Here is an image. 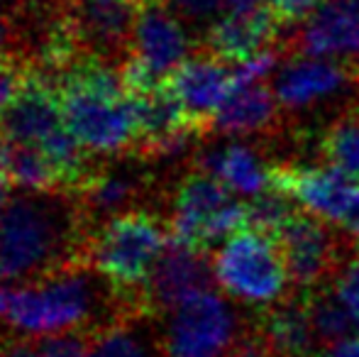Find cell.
<instances>
[{
    "instance_id": "13",
    "label": "cell",
    "mask_w": 359,
    "mask_h": 357,
    "mask_svg": "<svg viewBox=\"0 0 359 357\" xmlns=\"http://www.w3.org/2000/svg\"><path fill=\"white\" fill-rule=\"evenodd\" d=\"M169 88L191 120L205 135L213 133V120L235 88V67L201 47L169 79Z\"/></svg>"
},
{
    "instance_id": "8",
    "label": "cell",
    "mask_w": 359,
    "mask_h": 357,
    "mask_svg": "<svg viewBox=\"0 0 359 357\" xmlns=\"http://www.w3.org/2000/svg\"><path fill=\"white\" fill-rule=\"evenodd\" d=\"M189 52V34L179 15L164 0H144L135 25L130 59L123 67L130 93L166 86L191 57Z\"/></svg>"
},
{
    "instance_id": "15",
    "label": "cell",
    "mask_w": 359,
    "mask_h": 357,
    "mask_svg": "<svg viewBox=\"0 0 359 357\" xmlns=\"http://www.w3.org/2000/svg\"><path fill=\"white\" fill-rule=\"evenodd\" d=\"M288 49H296L303 57L359 64V0H325L288 37Z\"/></svg>"
},
{
    "instance_id": "2",
    "label": "cell",
    "mask_w": 359,
    "mask_h": 357,
    "mask_svg": "<svg viewBox=\"0 0 359 357\" xmlns=\"http://www.w3.org/2000/svg\"><path fill=\"white\" fill-rule=\"evenodd\" d=\"M98 316L120 323L147 314L115 294L113 286L100 284L88 267L59 271L32 284L0 281V321L18 333L32 338L81 333L93 328Z\"/></svg>"
},
{
    "instance_id": "23",
    "label": "cell",
    "mask_w": 359,
    "mask_h": 357,
    "mask_svg": "<svg viewBox=\"0 0 359 357\" xmlns=\"http://www.w3.org/2000/svg\"><path fill=\"white\" fill-rule=\"evenodd\" d=\"M142 318L147 316L125 318L95 333L86 357H164L161 343L142 328Z\"/></svg>"
},
{
    "instance_id": "19",
    "label": "cell",
    "mask_w": 359,
    "mask_h": 357,
    "mask_svg": "<svg viewBox=\"0 0 359 357\" xmlns=\"http://www.w3.org/2000/svg\"><path fill=\"white\" fill-rule=\"evenodd\" d=\"M262 335L274 357H316L318 335L313 328L306 294H288L284 301L259 311L257 316Z\"/></svg>"
},
{
    "instance_id": "7",
    "label": "cell",
    "mask_w": 359,
    "mask_h": 357,
    "mask_svg": "<svg viewBox=\"0 0 359 357\" xmlns=\"http://www.w3.org/2000/svg\"><path fill=\"white\" fill-rule=\"evenodd\" d=\"M215 279L232 299L252 306H274L286 299L291 281L276 238L255 228L237 230L213 255Z\"/></svg>"
},
{
    "instance_id": "17",
    "label": "cell",
    "mask_w": 359,
    "mask_h": 357,
    "mask_svg": "<svg viewBox=\"0 0 359 357\" xmlns=\"http://www.w3.org/2000/svg\"><path fill=\"white\" fill-rule=\"evenodd\" d=\"M279 29L281 20L266 5L227 13L208 27L203 49L222 57L225 62L240 64L274 47L279 39Z\"/></svg>"
},
{
    "instance_id": "32",
    "label": "cell",
    "mask_w": 359,
    "mask_h": 357,
    "mask_svg": "<svg viewBox=\"0 0 359 357\" xmlns=\"http://www.w3.org/2000/svg\"><path fill=\"white\" fill-rule=\"evenodd\" d=\"M342 230L347 233V238L352 240V245L357 248V252H359V203L352 208V213L345 218V223L340 225Z\"/></svg>"
},
{
    "instance_id": "31",
    "label": "cell",
    "mask_w": 359,
    "mask_h": 357,
    "mask_svg": "<svg viewBox=\"0 0 359 357\" xmlns=\"http://www.w3.org/2000/svg\"><path fill=\"white\" fill-rule=\"evenodd\" d=\"M316 357H359V338H345L340 343L325 345V348L318 350Z\"/></svg>"
},
{
    "instance_id": "35",
    "label": "cell",
    "mask_w": 359,
    "mask_h": 357,
    "mask_svg": "<svg viewBox=\"0 0 359 357\" xmlns=\"http://www.w3.org/2000/svg\"><path fill=\"white\" fill-rule=\"evenodd\" d=\"M5 206H8V181H5L3 172H0V215H3Z\"/></svg>"
},
{
    "instance_id": "12",
    "label": "cell",
    "mask_w": 359,
    "mask_h": 357,
    "mask_svg": "<svg viewBox=\"0 0 359 357\" xmlns=\"http://www.w3.org/2000/svg\"><path fill=\"white\" fill-rule=\"evenodd\" d=\"M271 184L291 196L303 210L342 225L359 203V181L332 167H303L279 162L271 167Z\"/></svg>"
},
{
    "instance_id": "25",
    "label": "cell",
    "mask_w": 359,
    "mask_h": 357,
    "mask_svg": "<svg viewBox=\"0 0 359 357\" xmlns=\"http://www.w3.org/2000/svg\"><path fill=\"white\" fill-rule=\"evenodd\" d=\"M318 149L327 167L359 181V113L337 118L320 137Z\"/></svg>"
},
{
    "instance_id": "4",
    "label": "cell",
    "mask_w": 359,
    "mask_h": 357,
    "mask_svg": "<svg viewBox=\"0 0 359 357\" xmlns=\"http://www.w3.org/2000/svg\"><path fill=\"white\" fill-rule=\"evenodd\" d=\"M169 243V223L159 213L133 208L103 220L93 230L88 262L95 274L113 286L115 294L151 316L144 301V286Z\"/></svg>"
},
{
    "instance_id": "24",
    "label": "cell",
    "mask_w": 359,
    "mask_h": 357,
    "mask_svg": "<svg viewBox=\"0 0 359 357\" xmlns=\"http://www.w3.org/2000/svg\"><path fill=\"white\" fill-rule=\"evenodd\" d=\"M303 294H306L318 343H320L323 348L332 343H340V340H345V338H352L350 335L352 328H357L355 318H352V314L347 311V306L340 301L335 289L323 286V289L303 291Z\"/></svg>"
},
{
    "instance_id": "27",
    "label": "cell",
    "mask_w": 359,
    "mask_h": 357,
    "mask_svg": "<svg viewBox=\"0 0 359 357\" xmlns=\"http://www.w3.org/2000/svg\"><path fill=\"white\" fill-rule=\"evenodd\" d=\"M335 291L342 304L347 306V311H350L352 318H355V325L359 328V252H357V257H352L350 264L342 269V274L337 276Z\"/></svg>"
},
{
    "instance_id": "20",
    "label": "cell",
    "mask_w": 359,
    "mask_h": 357,
    "mask_svg": "<svg viewBox=\"0 0 359 357\" xmlns=\"http://www.w3.org/2000/svg\"><path fill=\"white\" fill-rule=\"evenodd\" d=\"M147 177L135 164L100 162L83 189L76 194L88 218H115V215L133 210L130 206L144 194Z\"/></svg>"
},
{
    "instance_id": "14",
    "label": "cell",
    "mask_w": 359,
    "mask_h": 357,
    "mask_svg": "<svg viewBox=\"0 0 359 357\" xmlns=\"http://www.w3.org/2000/svg\"><path fill=\"white\" fill-rule=\"evenodd\" d=\"M213 279L215 269L208 260V252L186 248L171 238L144 286L147 309L149 314L176 309L191 296L210 291Z\"/></svg>"
},
{
    "instance_id": "29",
    "label": "cell",
    "mask_w": 359,
    "mask_h": 357,
    "mask_svg": "<svg viewBox=\"0 0 359 357\" xmlns=\"http://www.w3.org/2000/svg\"><path fill=\"white\" fill-rule=\"evenodd\" d=\"M27 76V69L22 64L13 62V59H3L0 62V113L13 103V98L20 93Z\"/></svg>"
},
{
    "instance_id": "11",
    "label": "cell",
    "mask_w": 359,
    "mask_h": 357,
    "mask_svg": "<svg viewBox=\"0 0 359 357\" xmlns=\"http://www.w3.org/2000/svg\"><path fill=\"white\" fill-rule=\"evenodd\" d=\"M144 0H62L64 20L76 52L83 59L123 69Z\"/></svg>"
},
{
    "instance_id": "30",
    "label": "cell",
    "mask_w": 359,
    "mask_h": 357,
    "mask_svg": "<svg viewBox=\"0 0 359 357\" xmlns=\"http://www.w3.org/2000/svg\"><path fill=\"white\" fill-rule=\"evenodd\" d=\"M325 0H266V8L281 20V25L296 22V20H308Z\"/></svg>"
},
{
    "instance_id": "22",
    "label": "cell",
    "mask_w": 359,
    "mask_h": 357,
    "mask_svg": "<svg viewBox=\"0 0 359 357\" xmlns=\"http://www.w3.org/2000/svg\"><path fill=\"white\" fill-rule=\"evenodd\" d=\"M0 172L8 184L32 194H49V191H67L64 177L49 162L47 154L22 142L0 137Z\"/></svg>"
},
{
    "instance_id": "33",
    "label": "cell",
    "mask_w": 359,
    "mask_h": 357,
    "mask_svg": "<svg viewBox=\"0 0 359 357\" xmlns=\"http://www.w3.org/2000/svg\"><path fill=\"white\" fill-rule=\"evenodd\" d=\"M10 25L5 18H0V62L3 59H10Z\"/></svg>"
},
{
    "instance_id": "21",
    "label": "cell",
    "mask_w": 359,
    "mask_h": 357,
    "mask_svg": "<svg viewBox=\"0 0 359 357\" xmlns=\"http://www.w3.org/2000/svg\"><path fill=\"white\" fill-rule=\"evenodd\" d=\"M198 167L242 196H257L271 181V167L264 164L262 154L240 142L208 149L205 154H201Z\"/></svg>"
},
{
    "instance_id": "26",
    "label": "cell",
    "mask_w": 359,
    "mask_h": 357,
    "mask_svg": "<svg viewBox=\"0 0 359 357\" xmlns=\"http://www.w3.org/2000/svg\"><path fill=\"white\" fill-rule=\"evenodd\" d=\"M298 210H301V206L269 181V186L247 203V228H255L269 238H276Z\"/></svg>"
},
{
    "instance_id": "16",
    "label": "cell",
    "mask_w": 359,
    "mask_h": 357,
    "mask_svg": "<svg viewBox=\"0 0 359 357\" xmlns=\"http://www.w3.org/2000/svg\"><path fill=\"white\" fill-rule=\"evenodd\" d=\"M359 83V64L323 57L291 59L274 79L281 108H308Z\"/></svg>"
},
{
    "instance_id": "34",
    "label": "cell",
    "mask_w": 359,
    "mask_h": 357,
    "mask_svg": "<svg viewBox=\"0 0 359 357\" xmlns=\"http://www.w3.org/2000/svg\"><path fill=\"white\" fill-rule=\"evenodd\" d=\"M262 0H227V13H240V10L259 8Z\"/></svg>"
},
{
    "instance_id": "3",
    "label": "cell",
    "mask_w": 359,
    "mask_h": 357,
    "mask_svg": "<svg viewBox=\"0 0 359 357\" xmlns=\"http://www.w3.org/2000/svg\"><path fill=\"white\" fill-rule=\"evenodd\" d=\"M54 86L69 133L88 157L105 162L137 149V108L123 69L79 57Z\"/></svg>"
},
{
    "instance_id": "1",
    "label": "cell",
    "mask_w": 359,
    "mask_h": 357,
    "mask_svg": "<svg viewBox=\"0 0 359 357\" xmlns=\"http://www.w3.org/2000/svg\"><path fill=\"white\" fill-rule=\"evenodd\" d=\"M93 220L74 194L25 191L0 215V281L32 284L90 267Z\"/></svg>"
},
{
    "instance_id": "9",
    "label": "cell",
    "mask_w": 359,
    "mask_h": 357,
    "mask_svg": "<svg viewBox=\"0 0 359 357\" xmlns=\"http://www.w3.org/2000/svg\"><path fill=\"white\" fill-rule=\"evenodd\" d=\"M245 321L215 291H203L169 311L161 353L164 357H232Z\"/></svg>"
},
{
    "instance_id": "18",
    "label": "cell",
    "mask_w": 359,
    "mask_h": 357,
    "mask_svg": "<svg viewBox=\"0 0 359 357\" xmlns=\"http://www.w3.org/2000/svg\"><path fill=\"white\" fill-rule=\"evenodd\" d=\"M281 128V103L264 83L235 86L213 120V133L250 137V135H276Z\"/></svg>"
},
{
    "instance_id": "28",
    "label": "cell",
    "mask_w": 359,
    "mask_h": 357,
    "mask_svg": "<svg viewBox=\"0 0 359 357\" xmlns=\"http://www.w3.org/2000/svg\"><path fill=\"white\" fill-rule=\"evenodd\" d=\"M171 10L176 15L194 22H205V20L220 15L222 10H227V0H166Z\"/></svg>"
},
{
    "instance_id": "6",
    "label": "cell",
    "mask_w": 359,
    "mask_h": 357,
    "mask_svg": "<svg viewBox=\"0 0 359 357\" xmlns=\"http://www.w3.org/2000/svg\"><path fill=\"white\" fill-rule=\"evenodd\" d=\"M169 230L176 243L208 252L220 240L247 228V203L205 169H191L174 184L169 198Z\"/></svg>"
},
{
    "instance_id": "5",
    "label": "cell",
    "mask_w": 359,
    "mask_h": 357,
    "mask_svg": "<svg viewBox=\"0 0 359 357\" xmlns=\"http://www.w3.org/2000/svg\"><path fill=\"white\" fill-rule=\"evenodd\" d=\"M0 137L29 144L47 154L74 196L100 164L93 162L69 133L59 88L37 72H27L20 93L0 113Z\"/></svg>"
},
{
    "instance_id": "10",
    "label": "cell",
    "mask_w": 359,
    "mask_h": 357,
    "mask_svg": "<svg viewBox=\"0 0 359 357\" xmlns=\"http://www.w3.org/2000/svg\"><path fill=\"white\" fill-rule=\"evenodd\" d=\"M276 243L298 291H316L337 281L342 269L350 264V255H357L345 230L332 228V223L303 208L276 235Z\"/></svg>"
}]
</instances>
